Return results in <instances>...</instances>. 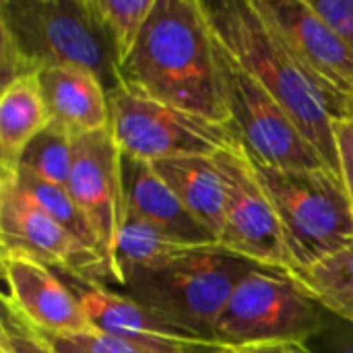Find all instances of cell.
I'll return each instance as SVG.
<instances>
[{
  "label": "cell",
  "instance_id": "6da1fadb",
  "mask_svg": "<svg viewBox=\"0 0 353 353\" xmlns=\"http://www.w3.org/2000/svg\"><path fill=\"white\" fill-rule=\"evenodd\" d=\"M118 83L139 97L230 126L215 33L201 0H157L130 58L118 68Z\"/></svg>",
  "mask_w": 353,
  "mask_h": 353
},
{
  "label": "cell",
  "instance_id": "7a4b0ae2",
  "mask_svg": "<svg viewBox=\"0 0 353 353\" xmlns=\"http://www.w3.org/2000/svg\"><path fill=\"white\" fill-rule=\"evenodd\" d=\"M215 37L281 103L300 132L341 176L335 122L353 118V105L333 97L298 60L254 0H201Z\"/></svg>",
  "mask_w": 353,
  "mask_h": 353
},
{
  "label": "cell",
  "instance_id": "3957f363",
  "mask_svg": "<svg viewBox=\"0 0 353 353\" xmlns=\"http://www.w3.org/2000/svg\"><path fill=\"white\" fill-rule=\"evenodd\" d=\"M2 85L56 66H79L118 89L112 50L91 19L85 0L0 2Z\"/></svg>",
  "mask_w": 353,
  "mask_h": 353
},
{
  "label": "cell",
  "instance_id": "277c9868",
  "mask_svg": "<svg viewBox=\"0 0 353 353\" xmlns=\"http://www.w3.org/2000/svg\"><path fill=\"white\" fill-rule=\"evenodd\" d=\"M256 265L221 246L188 248L151 267L130 269L116 290L168 325L215 345L217 321L238 288Z\"/></svg>",
  "mask_w": 353,
  "mask_h": 353
},
{
  "label": "cell",
  "instance_id": "5b68a950",
  "mask_svg": "<svg viewBox=\"0 0 353 353\" xmlns=\"http://www.w3.org/2000/svg\"><path fill=\"white\" fill-rule=\"evenodd\" d=\"M252 165L275 209L290 273L310 269L352 246L353 207L341 176L329 168Z\"/></svg>",
  "mask_w": 353,
  "mask_h": 353
},
{
  "label": "cell",
  "instance_id": "8992f818",
  "mask_svg": "<svg viewBox=\"0 0 353 353\" xmlns=\"http://www.w3.org/2000/svg\"><path fill=\"white\" fill-rule=\"evenodd\" d=\"M329 312L290 271L259 267L230 296L213 341L221 350L273 343H310L327 325Z\"/></svg>",
  "mask_w": 353,
  "mask_h": 353
},
{
  "label": "cell",
  "instance_id": "52a82bcc",
  "mask_svg": "<svg viewBox=\"0 0 353 353\" xmlns=\"http://www.w3.org/2000/svg\"><path fill=\"white\" fill-rule=\"evenodd\" d=\"M215 56L230 126L254 163L281 170L329 168L281 103L228 52L217 37Z\"/></svg>",
  "mask_w": 353,
  "mask_h": 353
},
{
  "label": "cell",
  "instance_id": "ba28073f",
  "mask_svg": "<svg viewBox=\"0 0 353 353\" xmlns=\"http://www.w3.org/2000/svg\"><path fill=\"white\" fill-rule=\"evenodd\" d=\"M110 130L122 155L155 163L174 157H215L240 147L236 132L190 112L118 87L108 93Z\"/></svg>",
  "mask_w": 353,
  "mask_h": 353
},
{
  "label": "cell",
  "instance_id": "9c48e42d",
  "mask_svg": "<svg viewBox=\"0 0 353 353\" xmlns=\"http://www.w3.org/2000/svg\"><path fill=\"white\" fill-rule=\"evenodd\" d=\"M213 159L225 182V221L219 246L256 265L290 271L275 209L242 145Z\"/></svg>",
  "mask_w": 353,
  "mask_h": 353
},
{
  "label": "cell",
  "instance_id": "30bf717a",
  "mask_svg": "<svg viewBox=\"0 0 353 353\" xmlns=\"http://www.w3.org/2000/svg\"><path fill=\"white\" fill-rule=\"evenodd\" d=\"M0 244L2 254L29 256L50 269L108 285L105 261L37 207L10 178H0Z\"/></svg>",
  "mask_w": 353,
  "mask_h": 353
},
{
  "label": "cell",
  "instance_id": "8fae6325",
  "mask_svg": "<svg viewBox=\"0 0 353 353\" xmlns=\"http://www.w3.org/2000/svg\"><path fill=\"white\" fill-rule=\"evenodd\" d=\"M120 161L122 153L110 128L74 137V161L66 188L97 236L108 263L110 288L116 281L114 254L124 217Z\"/></svg>",
  "mask_w": 353,
  "mask_h": 353
},
{
  "label": "cell",
  "instance_id": "7c38bea8",
  "mask_svg": "<svg viewBox=\"0 0 353 353\" xmlns=\"http://www.w3.org/2000/svg\"><path fill=\"white\" fill-rule=\"evenodd\" d=\"M56 271V269H54ZM83 306L93 329L108 333L143 353H207L217 345L192 337L114 288L66 271H56Z\"/></svg>",
  "mask_w": 353,
  "mask_h": 353
},
{
  "label": "cell",
  "instance_id": "4fadbf2b",
  "mask_svg": "<svg viewBox=\"0 0 353 353\" xmlns=\"http://www.w3.org/2000/svg\"><path fill=\"white\" fill-rule=\"evenodd\" d=\"M304 68L337 99L353 105V50L310 0H254Z\"/></svg>",
  "mask_w": 353,
  "mask_h": 353
},
{
  "label": "cell",
  "instance_id": "5bb4252c",
  "mask_svg": "<svg viewBox=\"0 0 353 353\" xmlns=\"http://www.w3.org/2000/svg\"><path fill=\"white\" fill-rule=\"evenodd\" d=\"M2 271L6 279L4 308L37 335L93 331L70 288L48 265L21 254H2Z\"/></svg>",
  "mask_w": 353,
  "mask_h": 353
},
{
  "label": "cell",
  "instance_id": "9a60e30c",
  "mask_svg": "<svg viewBox=\"0 0 353 353\" xmlns=\"http://www.w3.org/2000/svg\"><path fill=\"white\" fill-rule=\"evenodd\" d=\"M124 213H132L184 246H219L217 240L188 213L174 190L151 163L122 155Z\"/></svg>",
  "mask_w": 353,
  "mask_h": 353
},
{
  "label": "cell",
  "instance_id": "2e32d148",
  "mask_svg": "<svg viewBox=\"0 0 353 353\" xmlns=\"http://www.w3.org/2000/svg\"><path fill=\"white\" fill-rule=\"evenodd\" d=\"M50 122L72 137L110 128L108 89L93 72L79 66H56L37 72Z\"/></svg>",
  "mask_w": 353,
  "mask_h": 353
},
{
  "label": "cell",
  "instance_id": "e0dca14e",
  "mask_svg": "<svg viewBox=\"0 0 353 353\" xmlns=\"http://www.w3.org/2000/svg\"><path fill=\"white\" fill-rule=\"evenodd\" d=\"M188 213L217 240L225 221V182L213 157H174L151 163Z\"/></svg>",
  "mask_w": 353,
  "mask_h": 353
},
{
  "label": "cell",
  "instance_id": "ac0fdd59",
  "mask_svg": "<svg viewBox=\"0 0 353 353\" xmlns=\"http://www.w3.org/2000/svg\"><path fill=\"white\" fill-rule=\"evenodd\" d=\"M50 124L37 74L2 85L0 95V178L14 176L27 145Z\"/></svg>",
  "mask_w": 353,
  "mask_h": 353
},
{
  "label": "cell",
  "instance_id": "d6986e66",
  "mask_svg": "<svg viewBox=\"0 0 353 353\" xmlns=\"http://www.w3.org/2000/svg\"><path fill=\"white\" fill-rule=\"evenodd\" d=\"M188 248H199V246H184L163 234L159 228L151 225L149 221L124 213L118 242H116V254H114V267H116V281L114 290L122 285V275L130 269H141V267H151L161 261H168Z\"/></svg>",
  "mask_w": 353,
  "mask_h": 353
},
{
  "label": "cell",
  "instance_id": "ffe728a7",
  "mask_svg": "<svg viewBox=\"0 0 353 353\" xmlns=\"http://www.w3.org/2000/svg\"><path fill=\"white\" fill-rule=\"evenodd\" d=\"M93 23L105 37L116 68L132 54L157 0H85Z\"/></svg>",
  "mask_w": 353,
  "mask_h": 353
},
{
  "label": "cell",
  "instance_id": "44dd1931",
  "mask_svg": "<svg viewBox=\"0 0 353 353\" xmlns=\"http://www.w3.org/2000/svg\"><path fill=\"white\" fill-rule=\"evenodd\" d=\"M298 283L333 316L353 327V244L327 261L292 273Z\"/></svg>",
  "mask_w": 353,
  "mask_h": 353
},
{
  "label": "cell",
  "instance_id": "7402d4cb",
  "mask_svg": "<svg viewBox=\"0 0 353 353\" xmlns=\"http://www.w3.org/2000/svg\"><path fill=\"white\" fill-rule=\"evenodd\" d=\"M6 178H10L17 184L19 190H23L37 207H41L52 219H56L77 240H81L85 246H89L91 250H95L103 259V252H101V246L97 242V236H95L93 228L89 225L87 217L77 207V203L70 196L66 186H58V184L46 182V180L37 178L33 174L23 172V170H17L14 176H6ZM105 267H108V263H105Z\"/></svg>",
  "mask_w": 353,
  "mask_h": 353
},
{
  "label": "cell",
  "instance_id": "603a6c76",
  "mask_svg": "<svg viewBox=\"0 0 353 353\" xmlns=\"http://www.w3.org/2000/svg\"><path fill=\"white\" fill-rule=\"evenodd\" d=\"M74 161V137L62 126L50 122L23 151L19 170L46 182L68 186Z\"/></svg>",
  "mask_w": 353,
  "mask_h": 353
},
{
  "label": "cell",
  "instance_id": "cb8c5ba5",
  "mask_svg": "<svg viewBox=\"0 0 353 353\" xmlns=\"http://www.w3.org/2000/svg\"><path fill=\"white\" fill-rule=\"evenodd\" d=\"M54 353H143L97 329L72 335H39Z\"/></svg>",
  "mask_w": 353,
  "mask_h": 353
},
{
  "label": "cell",
  "instance_id": "d4e9b609",
  "mask_svg": "<svg viewBox=\"0 0 353 353\" xmlns=\"http://www.w3.org/2000/svg\"><path fill=\"white\" fill-rule=\"evenodd\" d=\"M0 343L6 345V350L10 353H54L50 350V345L43 341V337L31 331L23 321H19L6 308L2 316Z\"/></svg>",
  "mask_w": 353,
  "mask_h": 353
},
{
  "label": "cell",
  "instance_id": "484cf974",
  "mask_svg": "<svg viewBox=\"0 0 353 353\" xmlns=\"http://www.w3.org/2000/svg\"><path fill=\"white\" fill-rule=\"evenodd\" d=\"M314 353H353V327L329 314L325 329L308 343Z\"/></svg>",
  "mask_w": 353,
  "mask_h": 353
},
{
  "label": "cell",
  "instance_id": "4316f807",
  "mask_svg": "<svg viewBox=\"0 0 353 353\" xmlns=\"http://www.w3.org/2000/svg\"><path fill=\"white\" fill-rule=\"evenodd\" d=\"M310 4L353 50V0H310Z\"/></svg>",
  "mask_w": 353,
  "mask_h": 353
},
{
  "label": "cell",
  "instance_id": "83f0119b",
  "mask_svg": "<svg viewBox=\"0 0 353 353\" xmlns=\"http://www.w3.org/2000/svg\"><path fill=\"white\" fill-rule=\"evenodd\" d=\"M335 137L341 161V178L347 186L353 207V118L335 122Z\"/></svg>",
  "mask_w": 353,
  "mask_h": 353
},
{
  "label": "cell",
  "instance_id": "f1b7e54d",
  "mask_svg": "<svg viewBox=\"0 0 353 353\" xmlns=\"http://www.w3.org/2000/svg\"><path fill=\"white\" fill-rule=\"evenodd\" d=\"M228 353H314L306 343H273V345H256L244 350H225Z\"/></svg>",
  "mask_w": 353,
  "mask_h": 353
},
{
  "label": "cell",
  "instance_id": "f546056e",
  "mask_svg": "<svg viewBox=\"0 0 353 353\" xmlns=\"http://www.w3.org/2000/svg\"><path fill=\"white\" fill-rule=\"evenodd\" d=\"M207 353H228L225 350H221V347H217V350H211V352H207Z\"/></svg>",
  "mask_w": 353,
  "mask_h": 353
},
{
  "label": "cell",
  "instance_id": "4dcf8cb0",
  "mask_svg": "<svg viewBox=\"0 0 353 353\" xmlns=\"http://www.w3.org/2000/svg\"><path fill=\"white\" fill-rule=\"evenodd\" d=\"M0 353H10V352L6 350V345H2V343H0Z\"/></svg>",
  "mask_w": 353,
  "mask_h": 353
}]
</instances>
